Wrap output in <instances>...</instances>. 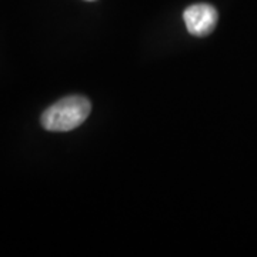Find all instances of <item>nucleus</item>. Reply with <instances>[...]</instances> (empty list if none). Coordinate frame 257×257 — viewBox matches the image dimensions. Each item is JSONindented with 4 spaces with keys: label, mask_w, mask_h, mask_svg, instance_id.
<instances>
[{
    "label": "nucleus",
    "mask_w": 257,
    "mask_h": 257,
    "mask_svg": "<svg viewBox=\"0 0 257 257\" xmlns=\"http://www.w3.org/2000/svg\"><path fill=\"white\" fill-rule=\"evenodd\" d=\"M92 111L84 96H67L53 103L42 114V126L49 132H70L79 127Z\"/></svg>",
    "instance_id": "nucleus-1"
},
{
    "label": "nucleus",
    "mask_w": 257,
    "mask_h": 257,
    "mask_svg": "<svg viewBox=\"0 0 257 257\" xmlns=\"http://www.w3.org/2000/svg\"><path fill=\"white\" fill-rule=\"evenodd\" d=\"M183 20L190 35L204 37L214 30L219 22V13L209 3H196L184 10Z\"/></svg>",
    "instance_id": "nucleus-2"
},
{
    "label": "nucleus",
    "mask_w": 257,
    "mask_h": 257,
    "mask_svg": "<svg viewBox=\"0 0 257 257\" xmlns=\"http://www.w3.org/2000/svg\"><path fill=\"white\" fill-rule=\"evenodd\" d=\"M86 2H93V0H86Z\"/></svg>",
    "instance_id": "nucleus-3"
}]
</instances>
